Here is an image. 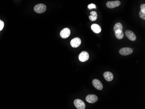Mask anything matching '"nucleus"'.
<instances>
[{
    "instance_id": "f257e3e1",
    "label": "nucleus",
    "mask_w": 145,
    "mask_h": 109,
    "mask_svg": "<svg viewBox=\"0 0 145 109\" xmlns=\"http://www.w3.org/2000/svg\"><path fill=\"white\" fill-rule=\"evenodd\" d=\"M33 9L36 12L39 14H41L46 11L47 7L45 4H39L35 6Z\"/></svg>"
},
{
    "instance_id": "f03ea898",
    "label": "nucleus",
    "mask_w": 145,
    "mask_h": 109,
    "mask_svg": "<svg viewBox=\"0 0 145 109\" xmlns=\"http://www.w3.org/2000/svg\"><path fill=\"white\" fill-rule=\"evenodd\" d=\"M89 59V54L88 53L83 51L80 53L79 55V59L80 61L82 62H84L87 61Z\"/></svg>"
},
{
    "instance_id": "7ed1b4c3",
    "label": "nucleus",
    "mask_w": 145,
    "mask_h": 109,
    "mask_svg": "<svg viewBox=\"0 0 145 109\" xmlns=\"http://www.w3.org/2000/svg\"><path fill=\"white\" fill-rule=\"evenodd\" d=\"M74 104L77 109H84L86 107L84 102L80 99H76L74 101Z\"/></svg>"
},
{
    "instance_id": "20e7f679",
    "label": "nucleus",
    "mask_w": 145,
    "mask_h": 109,
    "mask_svg": "<svg viewBox=\"0 0 145 109\" xmlns=\"http://www.w3.org/2000/svg\"><path fill=\"white\" fill-rule=\"evenodd\" d=\"M121 4V2L119 0L110 1H108L106 4V6L109 8H115L118 7Z\"/></svg>"
},
{
    "instance_id": "39448f33",
    "label": "nucleus",
    "mask_w": 145,
    "mask_h": 109,
    "mask_svg": "<svg viewBox=\"0 0 145 109\" xmlns=\"http://www.w3.org/2000/svg\"><path fill=\"white\" fill-rule=\"evenodd\" d=\"M133 52V49L131 48L130 47H124L121 49L119 50L120 54L123 56H127L131 54Z\"/></svg>"
},
{
    "instance_id": "423d86ee",
    "label": "nucleus",
    "mask_w": 145,
    "mask_h": 109,
    "mask_svg": "<svg viewBox=\"0 0 145 109\" xmlns=\"http://www.w3.org/2000/svg\"><path fill=\"white\" fill-rule=\"evenodd\" d=\"M81 44V40L79 38H74L71 40V46L73 48H77L79 47Z\"/></svg>"
},
{
    "instance_id": "0eeeda50",
    "label": "nucleus",
    "mask_w": 145,
    "mask_h": 109,
    "mask_svg": "<svg viewBox=\"0 0 145 109\" xmlns=\"http://www.w3.org/2000/svg\"><path fill=\"white\" fill-rule=\"evenodd\" d=\"M71 34V30L68 28H65L60 31V36L63 39L68 38Z\"/></svg>"
},
{
    "instance_id": "6e6552de",
    "label": "nucleus",
    "mask_w": 145,
    "mask_h": 109,
    "mask_svg": "<svg viewBox=\"0 0 145 109\" xmlns=\"http://www.w3.org/2000/svg\"><path fill=\"white\" fill-rule=\"evenodd\" d=\"M98 100V97L94 94H89L87 95L86 98V100L90 103H95Z\"/></svg>"
},
{
    "instance_id": "1a4fd4ad",
    "label": "nucleus",
    "mask_w": 145,
    "mask_h": 109,
    "mask_svg": "<svg viewBox=\"0 0 145 109\" xmlns=\"http://www.w3.org/2000/svg\"><path fill=\"white\" fill-rule=\"evenodd\" d=\"M92 84L94 87H95L98 90H101L103 89V85L101 81L97 79H94L93 80Z\"/></svg>"
},
{
    "instance_id": "9d476101",
    "label": "nucleus",
    "mask_w": 145,
    "mask_h": 109,
    "mask_svg": "<svg viewBox=\"0 0 145 109\" xmlns=\"http://www.w3.org/2000/svg\"><path fill=\"white\" fill-rule=\"evenodd\" d=\"M126 35L127 38L131 41H135L137 39V37L134 33L130 30H127L126 31Z\"/></svg>"
},
{
    "instance_id": "9b49d317",
    "label": "nucleus",
    "mask_w": 145,
    "mask_h": 109,
    "mask_svg": "<svg viewBox=\"0 0 145 109\" xmlns=\"http://www.w3.org/2000/svg\"><path fill=\"white\" fill-rule=\"evenodd\" d=\"M91 28L92 31L96 34H99L101 31V28L100 26L96 23H94L91 25Z\"/></svg>"
},
{
    "instance_id": "f8f14e48",
    "label": "nucleus",
    "mask_w": 145,
    "mask_h": 109,
    "mask_svg": "<svg viewBox=\"0 0 145 109\" xmlns=\"http://www.w3.org/2000/svg\"><path fill=\"white\" fill-rule=\"evenodd\" d=\"M104 77L105 80L109 82L111 81L113 79V73L109 71L105 72L104 73Z\"/></svg>"
},
{
    "instance_id": "ddd939ff",
    "label": "nucleus",
    "mask_w": 145,
    "mask_h": 109,
    "mask_svg": "<svg viewBox=\"0 0 145 109\" xmlns=\"http://www.w3.org/2000/svg\"><path fill=\"white\" fill-rule=\"evenodd\" d=\"M114 32H115V36L117 39L121 40V39H122L124 37V33L122 30H117Z\"/></svg>"
},
{
    "instance_id": "4468645a",
    "label": "nucleus",
    "mask_w": 145,
    "mask_h": 109,
    "mask_svg": "<svg viewBox=\"0 0 145 109\" xmlns=\"http://www.w3.org/2000/svg\"><path fill=\"white\" fill-rule=\"evenodd\" d=\"M90 15H91L89 16V20L92 21H95L97 18L98 15L97 13L95 11H91L90 12Z\"/></svg>"
},
{
    "instance_id": "2eb2a0df",
    "label": "nucleus",
    "mask_w": 145,
    "mask_h": 109,
    "mask_svg": "<svg viewBox=\"0 0 145 109\" xmlns=\"http://www.w3.org/2000/svg\"><path fill=\"white\" fill-rule=\"evenodd\" d=\"M117 30H120L122 31L123 30V27L122 25L120 23H117L115 25L114 27V31H116Z\"/></svg>"
},
{
    "instance_id": "dca6fc26",
    "label": "nucleus",
    "mask_w": 145,
    "mask_h": 109,
    "mask_svg": "<svg viewBox=\"0 0 145 109\" xmlns=\"http://www.w3.org/2000/svg\"><path fill=\"white\" fill-rule=\"evenodd\" d=\"M139 16L141 19L145 20V13H143L142 12H141V11H140V12H139Z\"/></svg>"
},
{
    "instance_id": "f3484780",
    "label": "nucleus",
    "mask_w": 145,
    "mask_h": 109,
    "mask_svg": "<svg viewBox=\"0 0 145 109\" xmlns=\"http://www.w3.org/2000/svg\"><path fill=\"white\" fill-rule=\"evenodd\" d=\"M88 8L89 9H96V6L95 4H89L88 5Z\"/></svg>"
},
{
    "instance_id": "a211bd4d",
    "label": "nucleus",
    "mask_w": 145,
    "mask_h": 109,
    "mask_svg": "<svg viewBox=\"0 0 145 109\" xmlns=\"http://www.w3.org/2000/svg\"><path fill=\"white\" fill-rule=\"evenodd\" d=\"M140 11L145 14V4H142L140 6Z\"/></svg>"
},
{
    "instance_id": "6ab92c4d",
    "label": "nucleus",
    "mask_w": 145,
    "mask_h": 109,
    "mask_svg": "<svg viewBox=\"0 0 145 109\" xmlns=\"http://www.w3.org/2000/svg\"><path fill=\"white\" fill-rule=\"evenodd\" d=\"M4 27V22L0 20V31H2Z\"/></svg>"
}]
</instances>
